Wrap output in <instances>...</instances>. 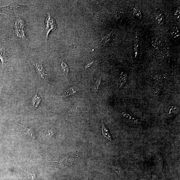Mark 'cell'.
Returning <instances> with one entry per match:
<instances>
[{
	"label": "cell",
	"instance_id": "cell-1",
	"mask_svg": "<svg viewBox=\"0 0 180 180\" xmlns=\"http://www.w3.org/2000/svg\"><path fill=\"white\" fill-rule=\"evenodd\" d=\"M25 25V22L21 18H17L14 21V32L15 35L19 38L26 39Z\"/></svg>",
	"mask_w": 180,
	"mask_h": 180
},
{
	"label": "cell",
	"instance_id": "cell-2",
	"mask_svg": "<svg viewBox=\"0 0 180 180\" xmlns=\"http://www.w3.org/2000/svg\"><path fill=\"white\" fill-rule=\"evenodd\" d=\"M26 7L19 5L15 2H14L8 6L0 8V14H6L8 16L12 15L17 11Z\"/></svg>",
	"mask_w": 180,
	"mask_h": 180
},
{
	"label": "cell",
	"instance_id": "cell-3",
	"mask_svg": "<svg viewBox=\"0 0 180 180\" xmlns=\"http://www.w3.org/2000/svg\"><path fill=\"white\" fill-rule=\"evenodd\" d=\"M45 23L46 26V38L47 40L50 33L54 31L57 29V26L55 20L50 14L47 15Z\"/></svg>",
	"mask_w": 180,
	"mask_h": 180
},
{
	"label": "cell",
	"instance_id": "cell-4",
	"mask_svg": "<svg viewBox=\"0 0 180 180\" xmlns=\"http://www.w3.org/2000/svg\"><path fill=\"white\" fill-rule=\"evenodd\" d=\"M127 73L122 72L119 75L116 83V91H119L124 87L127 81Z\"/></svg>",
	"mask_w": 180,
	"mask_h": 180
},
{
	"label": "cell",
	"instance_id": "cell-5",
	"mask_svg": "<svg viewBox=\"0 0 180 180\" xmlns=\"http://www.w3.org/2000/svg\"><path fill=\"white\" fill-rule=\"evenodd\" d=\"M9 53L6 47L2 42H0V59L3 66L7 62L9 59Z\"/></svg>",
	"mask_w": 180,
	"mask_h": 180
},
{
	"label": "cell",
	"instance_id": "cell-6",
	"mask_svg": "<svg viewBox=\"0 0 180 180\" xmlns=\"http://www.w3.org/2000/svg\"><path fill=\"white\" fill-rule=\"evenodd\" d=\"M34 66L39 76L43 82L45 81L47 76L43 65L41 63L37 62L34 65Z\"/></svg>",
	"mask_w": 180,
	"mask_h": 180
},
{
	"label": "cell",
	"instance_id": "cell-7",
	"mask_svg": "<svg viewBox=\"0 0 180 180\" xmlns=\"http://www.w3.org/2000/svg\"><path fill=\"white\" fill-rule=\"evenodd\" d=\"M155 19L159 25L164 24L165 20V15L161 10L158 8H155L154 12Z\"/></svg>",
	"mask_w": 180,
	"mask_h": 180
},
{
	"label": "cell",
	"instance_id": "cell-8",
	"mask_svg": "<svg viewBox=\"0 0 180 180\" xmlns=\"http://www.w3.org/2000/svg\"><path fill=\"white\" fill-rule=\"evenodd\" d=\"M160 54L162 60L165 61L170 60L172 56V50L168 47L162 48L161 50Z\"/></svg>",
	"mask_w": 180,
	"mask_h": 180
},
{
	"label": "cell",
	"instance_id": "cell-9",
	"mask_svg": "<svg viewBox=\"0 0 180 180\" xmlns=\"http://www.w3.org/2000/svg\"><path fill=\"white\" fill-rule=\"evenodd\" d=\"M179 108L177 105H170L166 111V116L167 118H171L177 114L179 112Z\"/></svg>",
	"mask_w": 180,
	"mask_h": 180
},
{
	"label": "cell",
	"instance_id": "cell-10",
	"mask_svg": "<svg viewBox=\"0 0 180 180\" xmlns=\"http://www.w3.org/2000/svg\"><path fill=\"white\" fill-rule=\"evenodd\" d=\"M122 115L128 122L136 124L139 123V121L137 118L128 112H123L122 113Z\"/></svg>",
	"mask_w": 180,
	"mask_h": 180
},
{
	"label": "cell",
	"instance_id": "cell-11",
	"mask_svg": "<svg viewBox=\"0 0 180 180\" xmlns=\"http://www.w3.org/2000/svg\"><path fill=\"white\" fill-rule=\"evenodd\" d=\"M151 43L155 48L157 49L160 48L162 43V40L161 38L158 36H155L152 38Z\"/></svg>",
	"mask_w": 180,
	"mask_h": 180
},
{
	"label": "cell",
	"instance_id": "cell-12",
	"mask_svg": "<svg viewBox=\"0 0 180 180\" xmlns=\"http://www.w3.org/2000/svg\"><path fill=\"white\" fill-rule=\"evenodd\" d=\"M139 43L137 32L135 33L134 37L133 50L135 58H137L138 54V48Z\"/></svg>",
	"mask_w": 180,
	"mask_h": 180
},
{
	"label": "cell",
	"instance_id": "cell-13",
	"mask_svg": "<svg viewBox=\"0 0 180 180\" xmlns=\"http://www.w3.org/2000/svg\"><path fill=\"white\" fill-rule=\"evenodd\" d=\"M114 31H112L109 34L102 39L99 44L104 46V45L110 43L112 40V39L114 38Z\"/></svg>",
	"mask_w": 180,
	"mask_h": 180
},
{
	"label": "cell",
	"instance_id": "cell-14",
	"mask_svg": "<svg viewBox=\"0 0 180 180\" xmlns=\"http://www.w3.org/2000/svg\"><path fill=\"white\" fill-rule=\"evenodd\" d=\"M102 134L103 137L111 141L112 140L111 135L108 128L104 125L103 122L102 124Z\"/></svg>",
	"mask_w": 180,
	"mask_h": 180
},
{
	"label": "cell",
	"instance_id": "cell-15",
	"mask_svg": "<svg viewBox=\"0 0 180 180\" xmlns=\"http://www.w3.org/2000/svg\"><path fill=\"white\" fill-rule=\"evenodd\" d=\"M162 87L161 84L155 83L152 87V92L155 96L158 97L162 93Z\"/></svg>",
	"mask_w": 180,
	"mask_h": 180
},
{
	"label": "cell",
	"instance_id": "cell-16",
	"mask_svg": "<svg viewBox=\"0 0 180 180\" xmlns=\"http://www.w3.org/2000/svg\"><path fill=\"white\" fill-rule=\"evenodd\" d=\"M26 133L31 140L36 143H38L36 135L34 131L31 128L26 127Z\"/></svg>",
	"mask_w": 180,
	"mask_h": 180
},
{
	"label": "cell",
	"instance_id": "cell-17",
	"mask_svg": "<svg viewBox=\"0 0 180 180\" xmlns=\"http://www.w3.org/2000/svg\"><path fill=\"white\" fill-rule=\"evenodd\" d=\"M41 102V99L40 97L38 96L37 93L35 94L32 99V104L34 108L36 109L40 104Z\"/></svg>",
	"mask_w": 180,
	"mask_h": 180
},
{
	"label": "cell",
	"instance_id": "cell-18",
	"mask_svg": "<svg viewBox=\"0 0 180 180\" xmlns=\"http://www.w3.org/2000/svg\"><path fill=\"white\" fill-rule=\"evenodd\" d=\"M153 80L155 83L161 84L166 80V77L162 74H157L154 76Z\"/></svg>",
	"mask_w": 180,
	"mask_h": 180
},
{
	"label": "cell",
	"instance_id": "cell-19",
	"mask_svg": "<svg viewBox=\"0 0 180 180\" xmlns=\"http://www.w3.org/2000/svg\"><path fill=\"white\" fill-rule=\"evenodd\" d=\"M171 35L173 39H175L179 36V30L177 26H174L171 31Z\"/></svg>",
	"mask_w": 180,
	"mask_h": 180
},
{
	"label": "cell",
	"instance_id": "cell-20",
	"mask_svg": "<svg viewBox=\"0 0 180 180\" xmlns=\"http://www.w3.org/2000/svg\"><path fill=\"white\" fill-rule=\"evenodd\" d=\"M133 15L139 19L142 18V13L141 10L137 6H135L133 9Z\"/></svg>",
	"mask_w": 180,
	"mask_h": 180
},
{
	"label": "cell",
	"instance_id": "cell-21",
	"mask_svg": "<svg viewBox=\"0 0 180 180\" xmlns=\"http://www.w3.org/2000/svg\"><path fill=\"white\" fill-rule=\"evenodd\" d=\"M61 66L64 74L66 76L68 75L69 72L70 70L68 65L65 63V62L63 61L62 62Z\"/></svg>",
	"mask_w": 180,
	"mask_h": 180
},
{
	"label": "cell",
	"instance_id": "cell-22",
	"mask_svg": "<svg viewBox=\"0 0 180 180\" xmlns=\"http://www.w3.org/2000/svg\"><path fill=\"white\" fill-rule=\"evenodd\" d=\"M77 92V90L74 87L70 88L66 91L65 94V97L70 96L74 94Z\"/></svg>",
	"mask_w": 180,
	"mask_h": 180
},
{
	"label": "cell",
	"instance_id": "cell-23",
	"mask_svg": "<svg viewBox=\"0 0 180 180\" xmlns=\"http://www.w3.org/2000/svg\"><path fill=\"white\" fill-rule=\"evenodd\" d=\"M28 177L31 180H35L36 179L35 173L31 170H29L28 172Z\"/></svg>",
	"mask_w": 180,
	"mask_h": 180
},
{
	"label": "cell",
	"instance_id": "cell-24",
	"mask_svg": "<svg viewBox=\"0 0 180 180\" xmlns=\"http://www.w3.org/2000/svg\"><path fill=\"white\" fill-rule=\"evenodd\" d=\"M180 10L179 7L176 8L174 10V14L176 18L178 20H180Z\"/></svg>",
	"mask_w": 180,
	"mask_h": 180
},
{
	"label": "cell",
	"instance_id": "cell-25",
	"mask_svg": "<svg viewBox=\"0 0 180 180\" xmlns=\"http://www.w3.org/2000/svg\"><path fill=\"white\" fill-rule=\"evenodd\" d=\"M100 83V79H97L95 81V91H97V90H98V89Z\"/></svg>",
	"mask_w": 180,
	"mask_h": 180
},
{
	"label": "cell",
	"instance_id": "cell-26",
	"mask_svg": "<svg viewBox=\"0 0 180 180\" xmlns=\"http://www.w3.org/2000/svg\"><path fill=\"white\" fill-rule=\"evenodd\" d=\"M93 64V62H92L91 63L88 64L85 67V69H87V68H88V67H89L90 66H91Z\"/></svg>",
	"mask_w": 180,
	"mask_h": 180
}]
</instances>
